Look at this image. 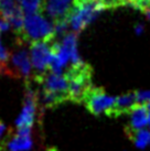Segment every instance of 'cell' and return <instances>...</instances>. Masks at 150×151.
Returning a JSON list of instances; mask_svg holds the SVG:
<instances>
[{
    "instance_id": "cell-7",
    "label": "cell",
    "mask_w": 150,
    "mask_h": 151,
    "mask_svg": "<svg viewBox=\"0 0 150 151\" xmlns=\"http://www.w3.org/2000/svg\"><path fill=\"white\" fill-rule=\"evenodd\" d=\"M34 81L42 85L43 91L56 94L58 96L65 98L67 101H70L69 83L64 74H56V73L49 71Z\"/></svg>"
},
{
    "instance_id": "cell-5",
    "label": "cell",
    "mask_w": 150,
    "mask_h": 151,
    "mask_svg": "<svg viewBox=\"0 0 150 151\" xmlns=\"http://www.w3.org/2000/svg\"><path fill=\"white\" fill-rule=\"evenodd\" d=\"M30 58L35 74L33 80L50 71L52 59V42H34L30 44Z\"/></svg>"
},
{
    "instance_id": "cell-16",
    "label": "cell",
    "mask_w": 150,
    "mask_h": 151,
    "mask_svg": "<svg viewBox=\"0 0 150 151\" xmlns=\"http://www.w3.org/2000/svg\"><path fill=\"white\" fill-rule=\"evenodd\" d=\"M11 134L12 130L0 120V151H6V149H8V143L11 140Z\"/></svg>"
},
{
    "instance_id": "cell-2",
    "label": "cell",
    "mask_w": 150,
    "mask_h": 151,
    "mask_svg": "<svg viewBox=\"0 0 150 151\" xmlns=\"http://www.w3.org/2000/svg\"><path fill=\"white\" fill-rule=\"evenodd\" d=\"M55 35L54 25L41 14H25L23 31L18 41L22 43L52 42Z\"/></svg>"
},
{
    "instance_id": "cell-3",
    "label": "cell",
    "mask_w": 150,
    "mask_h": 151,
    "mask_svg": "<svg viewBox=\"0 0 150 151\" xmlns=\"http://www.w3.org/2000/svg\"><path fill=\"white\" fill-rule=\"evenodd\" d=\"M104 10L106 9L102 1H86L82 4L73 2V7L69 16L70 27L75 33L79 34Z\"/></svg>"
},
{
    "instance_id": "cell-14",
    "label": "cell",
    "mask_w": 150,
    "mask_h": 151,
    "mask_svg": "<svg viewBox=\"0 0 150 151\" xmlns=\"http://www.w3.org/2000/svg\"><path fill=\"white\" fill-rule=\"evenodd\" d=\"M32 148V139L30 136L16 134L8 143V151H28Z\"/></svg>"
},
{
    "instance_id": "cell-15",
    "label": "cell",
    "mask_w": 150,
    "mask_h": 151,
    "mask_svg": "<svg viewBox=\"0 0 150 151\" xmlns=\"http://www.w3.org/2000/svg\"><path fill=\"white\" fill-rule=\"evenodd\" d=\"M25 14H41L44 12V0H16Z\"/></svg>"
},
{
    "instance_id": "cell-11",
    "label": "cell",
    "mask_w": 150,
    "mask_h": 151,
    "mask_svg": "<svg viewBox=\"0 0 150 151\" xmlns=\"http://www.w3.org/2000/svg\"><path fill=\"white\" fill-rule=\"evenodd\" d=\"M149 124V110L146 103H139L130 114V122L125 129L140 130Z\"/></svg>"
},
{
    "instance_id": "cell-23",
    "label": "cell",
    "mask_w": 150,
    "mask_h": 151,
    "mask_svg": "<svg viewBox=\"0 0 150 151\" xmlns=\"http://www.w3.org/2000/svg\"><path fill=\"white\" fill-rule=\"evenodd\" d=\"M46 151H58V150H56L55 148H49V149H48Z\"/></svg>"
},
{
    "instance_id": "cell-24",
    "label": "cell",
    "mask_w": 150,
    "mask_h": 151,
    "mask_svg": "<svg viewBox=\"0 0 150 151\" xmlns=\"http://www.w3.org/2000/svg\"><path fill=\"white\" fill-rule=\"evenodd\" d=\"M146 104H147V107H148V110H149V113H150V101H148Z\"/></svg>"
},
{
    "instance_id": "cell-20",
    "label": "cell",
    "mask_w": 150,
    "mask_h": 151,
    "mask_svg": "<svg viewBox=\"0 0 150 151\" xmlns=\"http://www.w3.org/2000/svg\"><path fill=\"white\" fill-rule=\"evenodd\" d=\"M86 1H103V0H74V4H82V2H86Z\"/></svg>"
},
{
    "instance_id": "cell-1",
    "label": "cell",
    "mask_w": 150,
    "mask_h": 151,
    "mask_svg": "<svg viewBox=\"0 0 150 151\" xmlns=\"http://www.w3.org/2000/svg\"><path fill=\"white\" fill-rule=\"evenodd\" d=\"M64 75L69 83L70 101L75 104L83 103L86 94L93 87L92 66L86 63H83L81 65H72L65 72Z\"/></svg>"
},
{
    "instance_id": "cell-22",
    "label": "cell",
    "mask_w": 150,
    "mask_h": 151,
    "mask_svg": "<svg viewBox=\"0 0 150 151\" xmlns=\"http://www.w3.org/2000/svg\"><path fill=\"white\" fill-rule=\"evenodd\" d=\"M142 30H144L142 25H137V28H136V32H137V34H140V33H141Z\"/></svg>"
},
{
    "instance_id": "cell-19",
    "label": "cell",
    "mask_w": 150,
    "mask_h": 151,
    "mask_svg": "<svg viewBox=\"0 0 150 151\" xmlns=\"http://www.w3.org/2000/svg\"><path fill=\"white\" fill-rule=\"evenodd\" d=\"M1 75H9L8 63H4L2 61H0V76Z\"/></svg>"
},
{
    "instance_id": "cell-18",
    "label": "cell",
    "mask_w": 150,
    "mask_h": 151,
    "mask_svg": "<svg viewBox=\"0 0 150 151\" xmlns=\"http://www.w3.org/2000/svg\"><path fill=\"white\" fill-rule=\"evenodd\" d=\"M9 59H10V54H9L8 50H7L4 46V44H2L1 37H0V61H2L4 63H8Z\"/></svg>"
},
{
    "instance_id": "cell-4",
    "label": "cell",
    "mask_w": 150,
    "mask_h": 151,
    "mask_svg": "<svg viewBox=\"0 0 150 151\" xmlns=\"http://www.w3.org/2000/svg\"><path fill=\"white\" fill-rule=\"evenodd\" d=\"M83 103L86 109L93 115L100 116L104 114L110 117L116 103V98L109 96L104 91V88L93 86L86 94Z\"/></svg>"
},
{
    "instance_id": "cell-9",
    "label": "cell",
    "mask_w": 150,
    "mask_h": 151,
    "mask_svg": "<svg viewBox=\"0 0 150 151\" xmlns=\"http://www.w3.org/2000/svg\"><path fill=\"white\" fill-rule=\"evenodd\" d=\"M74 0H44V12L53 20L69 19Z\"/></svg>"
},
{
    "instance_id": "cell-12",
    "label": "cell",
    "mask_w": 150,
    "mask_h": 151,
    "mask_svg": "<svg viewBox=\"0 0 150 151\" xmlns=\"http://www.w3.org/2000/svg\"><path fill=\"white\" fill-rule=\"evenodd\" d=\"M62 45L67 51L70 55V60L72 61V65H81L83 64V60L81 59L79 52H77V34L69 33L66 34L62 41Z\"/></svg>"
},
{
    "instance_id": "cell-6",
    "label": "cell",
    "mask_w": 150,
    "mask_h": 151,
    "mask_svg": "<svg viewBox=\"0 0 150 151\" xmlns=\"http://www.w3.org/2000/svg\"><path fill=\"white\" fill-rule=\"evenodd\" d=\"M17 50L12 52L10 56V66L9 67V76L14 77V78H23L25 81L30 80L31 76V68H32V63H31V58H30L29 52L27 51L25 47H22V42L18 41Z\"/></svg>"
},
{
    "instance_id": "cell-13",
    "label": "cell",
    "mask_w": 150,
    "mask_h": 151,
    "mask_svg": "<svg viewBox=\"0 0 150 151\" xmlns=\"http://www.w3.org/2000/svg\"><path fill=\"white\" fill-rule=\"evenodd\" d=\"M126 134L128 138L133 141L136 147L139 149H145V148L150 145V131L149 130L140 129V130H129L125 129Z\"/></svg>"
},
{
    "instance_id": "cell-8",
    "label": "cell",
    "mask_w": 150,
    "mask_h": 151,
    "mask_svg": "<svg viewBox=\"0 0 150 151\" xmlns=\"http://www.w3.org/2000/svg\"><path fill=\"white\" fill-rule=\"evenodd\" d=\"M37 94L34 92L30 82H25V104L22 111L16 120V126L18 129L21 128H32L34 122V115L37 109Z\"/></svg>"
},
{
    "instance_id": "cell-21",
    "label": "cell",
    "mask_w": 150,
    "mask_h": 151,
    "mask_svg": "<svg viewBox=\"0 0 150 151\" xmlns=\"http://www.w3.org/2000/svg\"><path fill=\"white\" fill-rule=\"evenodd\" d=\"M144 13H145L147 17H148L150 19V6H148V7H147V8L145 9V10H144Z\"/></svg>"
},
{
    "instance_id": "cell-10",
    "label": "cell",
    "mask_w": 150,
    "mask_h": 151,
    "mask_svg": "<svg viewBox=\"0 0 150 151\" xmlns=\"http://www.w3.org/2000/svg\"><path fill=\"white\" fill-rule=\"evenodd\" d=\"M139 104L137 101V93L130 92L117 97L110 117H119L121 115H130Z\"/></svg>"
},
{
    "instance_id": "cell-25",
    "label": "cell",
    "mask_w": 150,
    "mask_h": 151,
    "mask_svg": "<svg viewBox=\"0 0 150 151\" xmlns=\"http://www.w3.org/2000/svg\"><path fill=\"white\" fill-rule=\"evenodd\" d=\"M149 125H150V113H149Z\"/></svg>"
},
{
    "instance_id": "cell-17",
    "label": "cell",
    "mask_w": 150,
    "mask_h": 151,
    "mask_svg": "<svg viewBox=\"0 0 150 151\" xmlns=\"http://www.w3.org/2000/svg\"><path fill=\"white\" fill-rule=\"evenodd\" d=\"M70 28V22L69 19H62L58 21L54 22V29H55V34L58 35H63L67 32V30Z\"/></svg>"
}]
</instances>
